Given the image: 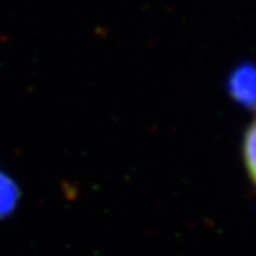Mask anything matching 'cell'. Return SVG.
I'll return each instance as SVG.
<instances>
[{
	"label": "cell",
	"instance_id": "6da1fadb",
	"mask_svg": "<svg viewBox=\"0 0 256 256\" xmlns=\"http://www.w3.org/2000/svg\"><path fill=\"white\" fill-rule=\"evenodd\" d=\"M240 158L248 180L256 191V116L250 120L242 134Z\"/></svg>",
	"mask_w": 256,
	"mask_h": 256
},
{
	"label": "cell",
	"instance_id": "7a4b0ae2",
	"mask_svg": "<svg viewBox=\"0 0 256 256\" xmlns=\"http://www.w3.org/2000/svg\"><path fill=\"white\" fill-rule=\"evenodd\" d=\"M18 192L8 175L0 172V216L8 215L18 202Z\"/></svg>",
	"mask_w": 256,
	"mask_h": 256
}]
</instances>
